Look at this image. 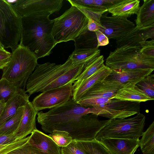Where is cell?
Here are the masks:
<instances>
[{
  "label": "cell",
  "instance_id": "cell-12",
  "mask_svg": "<svg viewBox=\"0 0 154 154\" xmlns=\"http://www.w3.org/2000/svg\"><path fill=\"white\" fill-rule=\"evenodd\" d=\"M104 13L102 15L100 18L102 27L100 30L109 39L116 40L135 26L134 23L128 19L127 16H108L106 14Z\"/></svg>",
  "mask_w": 154,
  "mask_h": 154
},
{
  "label": "cell",
  "instance_id": "cell-8",
  "mask_svg": "<svg viewBox=\"0 0 154 154\" xmlns=\"http://www.w3.org/2000/svg\"><path fill=\"white\" fill-rule=\"evenodd\" d=\"M22 16L7 0H0V42L13 52L22 36Z\"/></svg>",
  "mask_w": 154,
  "mask_h": 154
},
{
  "label": "cell",
  "instance_id": "cell-38",
  "mask_svg": "<svg viewBox=\"0 0 154 154\" xmlns=\"http://www.w3.org/2000/svg\"><path fill=\"white\" fill-rule=\"evenodd\" d=\"M61 148L70 154H87L76 141L72 140V142L66 147Z\"/></svg>",
  "mask_w": 154,
  "mask_h": 154
},
{
  "label": "cell",
  "instance_id": "cell-6",
  "mask_svg": "<svg viewBox=\"0 0 154 154\" xmlns=\"http://www.w3.org/2000/svg\"><path fill=\"white\" fill-rule=\"evenodd\" d=\"M141 48L124 45L110 51L106 60V66L112 69H154V57L140 52Z\"/></svg>",
  "mask_w": 154,
  "mask_h": 154
},
{
  "label": "cell",
  "instance_id": "cell-14",
  "mask_svg": "<svg viewBox=\"0 0 154 154\" xmlns=\"http://www.w3.org/2000/svg\"><path fill=\"white\" fill-rule=\"evenodd\" d=\"M99 141L111 154H134L139 147V139L104 138Z\"/></svg>",
  "mask_w": 154,
  "mask_h": 154
},
{
  "label": "cell",
  "instance_id": "cell-21",
  "mask_svg": "<svg viewBox=\"0 0 154 154\" xmlns=\"http://www.w3.org/2000/svg\"><path fill=\"white\" fill-rule=\"evenodd\" d=\"M135 20L136 27L147 29L154 27V0H143Z\"/></svg>",
  "mask_w": 154,
  "mask_h": 154
},
{
  "label": "cell",
  "instance_id": "cell-1",
  "mask_svg": "<svg viewBox=\"0 0 154 154\" xmlns=\"http://www.w3.org/2000/svg\"><path fill=\"white\" fill-rule=\"evenodd\" d=\"M85 63H74L69 57L63 64L47 62L38 64L26 85L29 97L35 93L73 84L82 71Z\"/></svg>",
  "mask_w": 154,
  "mask_h": 154
},
{
  "label": "cell",
  "instance_id": "cell-31",
  "mask_svg": "<svg viewBox=\"0 0 154 154\" xmlns=\"http://www.w3.org/2000/svg\"><path fill=\"white\" fill-rule=\"evenodd\" d=\"M48 136L60 147H66L72 141L69 133L65 131L54 130Z\"/></svg>",
  "mask_w": 154,
  "mask_h": 154
},
{
  "label": "cell",
  "instance_id": "cell-45",
  "mask_svg": "<svg viewBox=\"0 0 154 154\" xmlns=\"http://www.w3.org/2000/svg\"><path fill=\"white\" fill-rule=\"evenodd\" d=\"M61 154H70L66 151L61 148Z\"/></svg>",
  "mask_w": 154,
  "mask_h": 154
},
{
  "label": "cell",
  "instance_id": "cell-25",
  "mask_svg": "<svg viewBox=\"0 0 154 154\" xmlns=\"http://www.w3.org/2000/svg\"><path fill=\"white\" fill-rule=\"evenodd\" d=\"M100 51L97 47L75 49L69 57L75 64L85 63L92 58L100 55Z\"/></svg>",
  "mask_w": 154,
  "mask_h": 154
},
{
  "label": "cell",
  "instance_id": "cell-7",
  "mask_svg": "<svg viewBox=\"0 0 154 154\" xmlns=\"http://www.w3.org/2000/svg\"><path fill=\"white\" fill-rule=\"evenodd\" d=\"M146 117L140 112L133 117L111 119L97 134L95 139L104 138L139 139L144 132Z\"/></svg>",
  "mask_w": 154,
  "mask_h": 154
},
{
  "label": "cell",
  "instance_id": "cell-13",
  "mask_svg": "<svg viewBox=\"0 0 154 154\" xmlns=\"http://www.w3.org/2000/svg\"><path fill=\"white\" fill-rule=\"evenodd\" d=\"M154 70L152 68L112 69L111 72L104 80L123 84L128 83L136 84L151 74Z\"/></svg>",
  "mask_w": 154,
  "mask_h": 154
},
{
  "label": "cell",
  "instance_id": "cell-17",
  "mask_svg": "<svg viewBox=\"0 0 154 154\" xmlns=\"http://www.w3.org/2000/svg\"><path fill=\"white\" fill-rule=\"evenodd\" d=\"M154 27L147 29H140L135 26L131 30L116 40L118 47L124 45L141 47V42L149 38L154 39Z\"/></svg>",
  "mask_w": 154,
  "mask_h": 154
},
{
  "label": "cell",
  "instance_id": "cell-34",
  "mask_svg": "<svg viewBox=\"0 0 154 154\" xmlns=\"http://www.w3.org/2000/svg\"><path fill=\"white\" fill-rule=\"evenodd\" d=\"M75 6L78 8L85 14L88 19H91L101 26L100 23V18L102 15L106 13L105 12L78 6Z\"/></svg>",
  "mask_w": 154,
  "mask_h": 154
},
{
  "label": "cell",
  "instance_id": "cell-29",
  "mask_svg": "<svg viewBox=\"0 0 154 154\" xmlns=\"http://www.w3.org/2000/svg\"><path fill=\"white\" fill-rule=\"evenodd\" d=\"M95 32H91L88 30L84 31L74 40L75 49L90 48L97 47L94 43V36L93 35Z\"/></svg>",
  "mask_w": 154,
  "mask_h": 154
},
{
  "label": "cell",
  "instance_id": "cell-40",
  "mask_svg": "<svg viewBox=\"0 0 154 154\" xmlns=\"http://www.w3.org/2000/svg\"><path fill=\"white\" fill-rule=\"evenodd\" d=\"M11 53L5 48L0 49V69H2L9 62Z\"/></svg>",
  "mask_w": 154,
  "mask_h": 154
},
{
  "label": "cell",
  "instance_id": "cell-42",
  "mask_svg": "<svg viewBox=\"0 0 154 154\" xmlns=\"http://www.w3.org/2000/svg\"><path fill=\"white\" fill-rule=\"evenodd\" d=\"M20 140L17 139L14 134L8 135L0 134V145H5L16 141Z\"/></svg>",
  "mask_w": 154,
  "mask_h": 154
},
{
  "label": "cell",
  "instance_id": "cell-32",
  "mask_svg": "<svg viewBox=\"0 0 154 154\" xmlns=\"http://www.w3.org/2000/svg\"><path fill=\"white\" fill-rule=\"evenodd\" d=\"M135 86L151 98L154 99V75L150 74L135 84Z\"/></svg>",
  "mask_w": 154,
  "mask_h": 154
},
{
  "label": "cell",
  "instance_id": "cell-30",
  "mask_svg": "<svg viewBox=\"0 0 154 154\" xmlns=\"http://www.w3.org/2000/svg\"><path fill=\"white\" fill-rule=\"evenodd\" d=\"M20 89L14 83L5 78H1L0 79V100L6 102Z\"/></svg>",
  "mask_w": 154,
  "mask_h": 154
},
{
  "label": "cell",
  "instance_id": "cell-11",
  "mask_svg": "<svg viewBox=\"0 0 154 154\" xmlns=\"http://www.w3.org/2000/svg\"><path fill=\"white\" fill-rule=\"evenodd\" d=\"M63 2V0H17L12 5L22 17L35 14L51 15L60 10Z\"/></svg>",
  "mask_w": 154,
  "mask_h": 154
},
{
  "label": "cell",
  "instance_id": "cell-39",
  "mask_svg": "<svg viewBox=\"0 0 154 154\" xmlns=\"http://www.w3.org/2000/svg\"><path fill=\"white\" fill-rule=\"evenodd\" d=\"M123 0H94L98 5L105 8L107 11L120 3Z\"/></svg>",
  "mask_w": 154,
  "mask_h": 154
},
{
  "label": "cell",
  "instance_id": "cell-10",
  "mask_svg": "<svg viewBox=\"0 0 154 154\" xmlns=\"http://www.w3.org/2000/svg\"><path fill=\"white\" fill-rule=\"evenodd\" d=\"M72 84L48 90L36 96L31 102L36 111L51 109L62 104L72 97Z\"/></svg>",
  "mask_w": 154,
  "mask_h": 154
},
{
  "label": "cell",
  "instance_id": "cell-36",
  "mask_svg": "<svg viewBox=\"0 0 154 154\" xmlns=\"http://www.w3.org/2000/svg\"><path fill=\"white\" fill-rule=\"evenodd\" d=\"M6 154H42L34 146L28 142L23 145L17 148Z\"/></svg>",
  "mask_w": 154,
  "mask_h": 154
},
{
  "label": "cell",
  "instance_id": "cell-44",
  "mask_svg": "<svg viewBox=\"0 0 154 154\" xmlns=\"http://www.w3.org/2000/svg\"><path fill=\"white\" fill-rule=\"evenodd\" d=\"M5 102L0 100V118L2 114L5 105Z\"/></svg>",
  "mask_w": 154,
  "mask_h": 154
},
{
  "label": "cell",
  "instance_id": "cell-27",
  "mask_svg": "<svg viewBox=\"0 0 154 154\" xmlns=\"http://www.w3.org/2000/svg\"><path fill=\"white\" fill-rule=\"evenodd\" d=\"M25 109V105L18 109L15 115L0 126V134H14L19 125Z\"/></svg>",
  "mask_w": 154,
  "mask_h": 154
},
{
  "label": "cell",
  "instance_id": "cell-26",
  "mask_svg": "<svg viewBox=\"0 0 154 154\" xmlns=\"http://www.w3.org/2000/svg\"><path fill=\"white\" fill-rule=\"evenodd\" d=\"M139 140L140 146L143 154H154V122L144 132Z\"/></svg>",
  "mask_w": 154,
  "mask_h": 154
},
{
  "label": "cell",
  "instance_id": "cell-37",
  "mask_svg": "<svg viewBox=\"0 0 154 154\" xmlns=\"http://www.w3.org/2000/svg\"><path fill=\"white\" fill-rule=\"evenodd\" d=\"M141 47L140 52L147 56L154 57V40L141 42L140 43Z\"/></svg>",
  "mask_w": 154,
  "mask_h": 154
},
{
  "label": "cell",
  "instance_id": "cell-35",
  "mask_svg": "<svg viewBox=\"0 0 154 154\" xmlns=\"http://www.w3.org/2000/svg\"><path fill=\"white\" fill-rule=\"evenodd\" d=\"M29 136L20 140L5 145H0V154H6L12 150L18 148L26 143Z\"/></svg>",
  "mask_w": 154,
  "mask_h": 154
},
{
  "label": "cell",
  "instance_id": "cell-15",
  "mask_svg": "<svg viewBox=\"0 0 154 154\" xmlns=\"http://www.w3.org/2000/svg\"><path fill=\"white\" fill-rule=\"evenodd\" d=\"M37 113L31 102L27 101L25 104L24 110L19 127L14 133L17 139L21 140L26 137L36 129L35 122Z\"/></svg>",
  "mask_w": 154,
  "mask_h": 154
},
{
  "label": "cell",
  "instance_id": "cell-5",
  "mask_svg": "<svg viewBox=\"0 0 154 154\" xmlns=\"http://www.w3.org/2000/svg\"><path fill=\"white\" fill-rule=\"evenodd\" d=\"M54 20L52 35L57 44L76 38L88 30V19L76 7L71 6Z\"/></svg>",
  "mask_w": 154,
  "mask_h": 154
},
{
  "label": "cell",
  "instance_id": "cell-24",
  "mask_svg": "<svg viewBox=\"0 0 154 154\" xmlns=\"http://www.w3.org/2000/svg\"><path fill=\"white\" fill-rule=\"evenodd\" d=\"M140 1L138 0H123L119 4L107 11L112 16H126L129 17L137 14L139 9Z\"/></svg>",
  "mask_w": 154,
  "mask_h": 154
},
{
  "label": "cell",
  "instance_id": "cell-28",
  "mask_svg": "<svg viewBox=\"0 0 154 154\" xmlns=\"http://www.w3.org/2000/svg\"><path fill=\"white\" fill-rule=\"evenodd\" d=\"M87 154H111L99 141H76Z\"/></svg>",
  "mask_w": 154,
  "mask_h": 154
},
{
  "label": "cell",
  "instance_id": "cell-23",
  "mask_svg": "<svg viewBox=\"0 0 154 154\" xmlns=\"http://www.w3.org/2000/svg\"><path fill=\"white\" fill-rule=\"evenodd\" d=\"M104 57L100 55L86 62L83 69L72 85V91L77 89L87 79L97 72L104 65Z\"/></svg>",
  "mask_w": 154,
  "mask_h": 154
},
{
  "label": "cell",
  "instance_id": "cell-20",
  "mask_svg": "<svg viewBox=\"0 0 154 154\" xmlns=\"http://www.w3.org/2000/svg\"><path fill=\"white\" fill-rule=\"evenodd\" d=\"M111 71V69L103 65L97 72L87 79L77 89L72 91V98L75 101L79 100L92 87L104 80Z\"/></svg>",
  "mask_w": 154,
  "mask_h": 154
},
{
  "label": "cell",
  "instance_id": "cell-16",
  "mask_svg": "<svg viewBox=\"0 0 154 154\" xmlns=\"http://www.w3.org/2000/svg\"><path fill=\"white\" fill-rule=\"evenodd\" d=\"M28 143L42 154H61L60 147L48 135L37 129L29 136Z\"/></svg>",
  "mask_w": 154,
  "mask_h": 154
},
{
  "label": "cell",
  "instance_id": "cell-18",
  "mask_svg": "<svg viewBox=\"0 0 154 154\" xmlns=\"http://www.w3.org/2000/svg\"><path fill=\"white\" fill-rule=\"evenodd\" d=\"M124 85L104 80L92 87L81 98L98 97L112 99L118 90Z\"/></svg>",
  "mask_w": 154,
  "mask_h": 154
},
{
  "label": "cell",
  "instance_id": "cell-43",
  "mask_svg": "<svg viewBox=\"0 0 154 154\" xmlns=\"http://www.w3.org/2000/svg\"><path fill=\"white\" fill-rule=\"evenodd\" d=\"M102 26L91 19H88L87 28L88 31L95 32L100 30Z\"/></svg>",
  "mask_w": 154,
  "mask_h": 154
},
{
  "label": "cell",
  "instance_id": "cell-4",
  "mask_svg": "<svg viewBox=\"0 0 154 154\" xmlns=\"http://www.w3.org/2000/svg\"><path fill=\"white\" fill-rule=\"evenodd\" d=\"M38 59L21 42L12 52L9 62L2 69L1 78L25 90L27 80L38 65Z\"/></svg>",
  "mask_w": 154,
  "mask_h": 154
},
{
  "label": "cell",
  "instance_id": "cell-22",
  "mask_svg": "<svg viewBox=\"0 0 154 154\" xmlns=\"http://www.w3.org/2000/svg\"><path fill=\"white\" fill-rule=\"evenodd\" d=\"M135 85V84L130 83L125 84L118 90L112 99L140 103L154 100V99L140 90Z\"/></svg>",
  "mask_w": 154,
  "mask_h": 154
},
{
  "label": "cell",
  "instance_id": "cell-9",
  "mask_svg": "<svg viewBox=\"0 0 154 154\" xmlns=\"http://www.w3.org/2000/svg\"><path fill=\"white\" fill-rule=\"evenodd\" d=\"M93 114L109 119H122L140 112V102L112 99L107 103L92 107Z\"/></svg>",
  "mask_w": 154,
  "mask_h": 154
},
{
  "label": "cell",
  "instance_id": "cell-41",
  "mask_svg": "<svg viewBox=\"0 0 154 154\" xmlns=\"http://www.w3.org/2000/svg\"><path fill=\"white\" fill-rule=\"evenodd\" d=\"M97 41V47L105 46L109 44V39L100 30L95 32Z\"/></svg>",
  "mask_w": 154,
  "mask_h": 154
},
{
  "label": "cell",
  "instance_id": "cell-2",
  "mask_svg": "<svg viewBox=\"0 0 154 154\" xmlns=\"http://www.w3.org/2000/svg\"><path fill=\"white\" fill-rule=\"evenodd\" d=\"M49 14H32L22 17L20 42L38 58L49 55L57 44L52 34L54 20Z\"/></svg>",
  "mask_w": 154,
  "mask_h": 154
},
{
  "label": "cell",
  "instance_id": "cell-19",
  "mask_svg": "<svg viewBox=\"0 0 154 154\" xmlns=\"http://www.w3.org/2000/svg\"><path fill=\"white\" fill-rule=\"evenodd\" d=\"M25 90L20 89L6 102L0 118V126L12 117L20 107L24 106L29 101V96Z\"/></svg>",
  "mask_w": 154,
  "mask_h": 154
},
{
  "label": "cell",
  "instance_id": "cell-3",
  "mask_svg": "<svg viewBox=\"0 0 154 154\" xmlns=\"http://www.w3.org/2000/svg\"><path fill=\"white\" fill-rule=\"evenodd\" d=\"M93 107H83L72 98L66 102L50 109L48 111L37 113L38 122L45 132L51 133L54 130L62 131L75 123L82 116L93 114Z\"/></svg>",
  "mask_w": 154,
  "mask_h": 154
},
{
  "label": "cell",
  "instance_id": "cell-33",
  "mask_svg": "<svg viewBox=\"0 0 154 154\" xmlns=\"http://www.w3.org/2000/svg\"><path fill=\"white\" fill-rule=\"evenodd\" d=\"M112 99L111 98L98 97L82 98L76 102L83 107H94L107 103Z\"/></svg>",
  "mask_w": 154,
  "mask_h": 154
},
{
  "label": "cell",
  "instance_id": "cell-46",
  "mask_svg": "<svg viewBox=\"0 0 154 154\" xmlns=\"http://www.w3.org/2000/svg\"><path fill=\"white\" fill-rule=\"evenodd\" d=\"M4 48L3 45L0 42V49Z\"/></svg>",
  "mask_w": 154,
  "mask_h": 154
}]
</instances>
